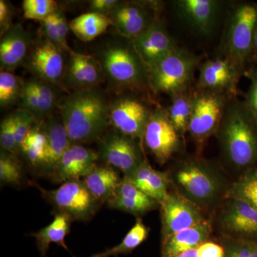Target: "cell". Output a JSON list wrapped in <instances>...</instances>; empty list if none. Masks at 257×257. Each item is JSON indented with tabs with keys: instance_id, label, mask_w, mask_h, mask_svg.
Here are the masks:
<instances>
[{
	"instance_id": "484cf974",
	"label": "cell",
	"mask_w": 257,
	"mask_h": 257,
	"mask_svg": "<svg viewBox=\"0 0 257 257\" xmlns=\"http://www.w3.org/2000/svg\"><path fill=\"white\" fill-rule=\"evenodd\" d=\"M83 182L100 203L109 202L114 197L121 180L111 166H95Z\"/></svg>"
},
{
	"instance_id": "7c38bea8",
	"label": "cell",
	"mask_w": 257,
	"mask_h": 257,
	"mask_svg": "<svg viewBox=\"0 0 257 257\" xmlns=\"http://www.w3.org/2000/svg\"><path fill=\"white\" fill-rule=\"evenodd\" d=\"M198 90L224 93L238 96L239 79L244 72L224 57H216L202 62L199 67Z\"/></svg>"
},
{
	"instance_id": "1f68e13d",
	"label": "cell",
	"mask_w": 257,
	"mask_h": 257,
	"mask_svg": "<svg viewBox=\"0 0 257 257\" xmlns=\"http://www.w3.org/2000/svg\"><path fill=\"white\" fill-rule=\"evenodd\" d=\"M24 80L8 71L0 72V106L6 108L19 101Z\"/></svg>"
},
{
	"instance_id": "d6986e66",
	"label": "cell",
	"mask_w": 257,
	"mask_h": 257,
	"mask_svg": "<svg viewBox=\"0 0 257 257\" xmlns=\"http://www.w3.org/2000/svg\"><path fill=\"white\" fill-rule=\"evenodd\" d=\"M33 40L21 24H14L0 40L1 71H11L26 62Z\"/></svg>"
},
{
	"instance_id": "b9f144b4",
	"label": "cell",
	"mask_w": 257,
	"mask_h": 257,
	"mask_svg": "<svg viewBox=\"0 0 257 257\" xmlns=\"http://www.w3.org/2000/svg\"><path fill=\"white\" fill-rule=\"evenodd\" d=\"M226 257H257V241H241L230 249Z\"/></svg>"
},
{
	"instance_id": "74e56055",
	"label": "cell",
	"mask_w": 257,
	"mask_h": 257,
	"mask_svg": "<svg viewBox=\"0 0 257 257\" xmlns=\"http://www.w3.org/2000/svg\"><path fill=\"white\" fill-rule=\"evenodd\" d=\"M15 136L19 152L27 135L37 124V118L32 113L18 109L13 113Z\"/></svg>"
},
{
	"instance_id": "f6af8a7d",
	"label": "cell",
	"mask_w": 257,
	"mask_h": 257,
	"mask_svg": "<svg viewBox=\"0 0 257 257\" xmlns=\"http://www.w3.org/2000/svg\"><path fill=\"white\" fill-rule=\"evenodd\" d=\"M119 3V0H92L89 3V12L108 17Z\"/></svg>"
},
{
	"instance_id": "52a82bcc",
	"label": "cell",
	"mask_w": 257,
	"mask_h": 257,
	"mask_svg": "<svg viewBox=\"0 0 257 257\" xmlns=\"http://www.w3.org/2000/svg\"><path fill=\"white\" fill-rule=\"evenodd\" d=\"M42 192L58 213L66 214L72 220H88L100 204L80 179L67 181L58 188Z\"/></svg>"
},
{
	"instance_id": "d4e9b609",
	"label": "cell",
	"mask_w": 257,
	"mask_h": 257,
	"mask_svg": "<svg viewBox=\"0 0 257 257\" xmlns=\"http://www.w3.org/2000/svg\"><path fill=\"white\" fill-rule=\"evenodd\" d=\"M155 199L135 187L126 177L121 180L109 206L133 214H142L155 207Z\"/></svg>"
},
{
	"instance_id": "ba28073f",
	"label": "cell",
	"mask_w": 257,
	"mask_h": 257,
	"mask_svg": "<svg viewBox=\"0 0 257 257\" xmlns=\"http://www.w3.org/2000/svg\"><path fill=\"white\" fill-rule=\"evenodd\" d=\"M143 140L149 151L161 165L167 162L178 150L180 135L165 108L156 106L152 109Z\"/></svg>"
},
{
	"instance_id": "ffe728a7",
	"label": "cell",
	"mask_w": 257,
	"mask_h": 257,
	"mask_svg": "<svg viewBox=\"0 0 257 257\" xmlns=\"http://www.w3.org/2000/svg\"><path fill=\"white\" fill-rule=\"evenodd\" d=\"M177 181L191 197L207 200L215 194L217 186L209 171L199 162L184 164L177 173Z\"/></svg>"
},
{
	"instance_id": "e575fe53",
	"label": "cell",
	"mask_w": 257,
	"mask_h": 257,
	"mask_svg": "<svg viewBox=\"0 0 257 257\" xmlns=\"http://www.w3.org/2000/svg\"><path fill=\"white\" fill-rule=\"evenodd\" d=\"M22 170L15 155L2 150L0 155V181L8 184H20Z\"/></svg>"
},
{
	"instance_id": "8d00e7d4",
	"label": "cell",
	"mask_w": 257,
	"mask_h": 257,
	"mask_svg": "<svg viewBox=\"0 0 257 257\" xmlns=\"http://www.w3.org/2000/svg\"><path fill=\"white\" fill-rule=\"evenodd\" d=\"M18 109L32 113L37 119L44 118L41 104L32 85L31 79L24 81L23 90L18 101Z\"/></svg>"
},
{
	"instance_id": "4316f807",
	"label": "cell",
	"mask_w": 257,
	"mask_h": 257,
	"mask_svg": "<svg viewBox=\"0 0 257 257\" xmlns=\"http://www.w3.org/2000/svg\"><path fill=\"white\" fill-rule=\"evenodd\" d=\"M72 221L73 220L66 214L57 213L55 219L50 224L32 234L36 239L37 248L42 256L46 255L50 244L52 243H57L69 251L65 243V238L69 232Z\"/></svg>"
},
{
	"instance_id": "83f0119b",
	"label": "cell",
	"mask_w": 257,
	"mask_h": 257,
	"mask_svg": "<svg viewBox=\"0 0 257 257\" xmlns=\"http://www.w3.org/2000/svg\"><path fill=\"white\" fill-rule=\"evenodd\" d=\"M111 26L112 22L109 17L90 12L79 15L69 22L70 30L84 42L92 41Z\"/></svg>"
},
{
	"instance_id": "f1b7e54d",
	"label": "cell",
	"mask_w": 257,
	"mask_h": 257,
	"mask_svg": "<svg viewBox=\"0 0 257 257\" xmlns=\"http://www.w3.org/2000/svg\"><path fill=\"white\" fill-rule=\"evenodd\" d=\"M195 88L171 96L170 106L167 111L171 121L180 137L188 131L189 121L192 116Z\"/></svg>"
},
{
	"instance_id": "5b68a950",
	"label": "cell",
	"mask_w": 257,
	"mask_h": 257,
	"mask_svg": "<svg viewBox=\"0 0 257 257\" xmlns=\"http://www.w3.org/2000/svg\"><path fill=\"white\" fill-rule=\"evenodd\" d=\"M201 63L202 57L177 47L147 67L150 89L172 96L192 89L194 74Z\"/></svg>"
},
{
	"instance_id": "8fae6325",
	"label": "cell",
	"mask_w": 257,
	"mask_h": 257,
	"mask_svg": "<svg viewBox=\"0 0 257 257\" xmlns=\"http://www.w3.org/2000/svg\"><path fill=\"white\" fill-rule=\"evenodd\" d=\"M64 52L42 37L34 42L27 58V67L36 78L54 87H63L62 82L67 65Z\"/></svg>"
},
{
	"instance_id": "7a4b0ae2",
	"label": "cell",
	"mask_w": 257,
	"mask_h": 257,
	"mask_svg": "<svg viewBox=\"0 0 257 257\" xmlns=\"http://www.w3.org/2000/svg\"><path fill=\"white\" fill-rule=\"evenodd\" d=\"M96 58L116 90L135 92L150 89L148 69L133 40L119 35L112 37L99 47Z\"/></svg>"
},
{
	"instance_id": "2e32d148",
	"label": "cell",
	"mask_w": 257,
	"mask_h": 257,
	"mask_svg": "<svg viewBox=\"0 0 257 257\" xmlns=\"http://www.w3.org/2000/svg\"><path fill=\"white\" fill-rule=\"evenodd\" d=\"M222 2L217 0H177L176 12L181 20L193 31L209 36L217 24Z\"/></svg>"
},
{
	"instance_id": "bcb514c9",
	"label": "cell",
	"mask_w": 257,
	"mask_h": 257,
	"mask_svg": "<svg viewBox=\"0 0 257 257\" xmlns=\"http://www.w3.org/2000/svg\"><path fill=\"white\" fill-rule=\"evenodd\" d=\"M198 257H224V251L220 245L211 241L199 245L197 247Z\"/></svg>"
},
{
	"instance_id": "7402d4cb",
	"label": "cell",
	"mask_w": 257,
	"mask_h": 257,
	"mask_svg": "<svg viewBox=\"0 0 257 257\" xmlns=\"http://www.w3.org/2000/svg\"><path fill=\"white\" fill-rule=\"evenodd\" d=\"M124 177L160 204L168 194L167 188L170 183L168 176L165 172L152 168L145 160L131 175Z\"/></svg>"
},
{
	"instance_id": "e0dca14e",
	"label": "cell",
	"mask_w": 257,
	"mask_h": 257,
	"mask_svg": "<svg viewBox=\"0 0 257 257\" xmlns=\"http://www.w3.org/2000/svg\"><path fill=\"white\" fill-rule=\"evenodd\" d=\"M133 41L147 67L178 47L165 24L159 18Z\"/></svg>"
},
{
	"instance_id": "6da1fadb",
	"label": "cell",
	"mask_w": 257,
	"mask_h": 257,
	"mask_svg": "<svg viewBox=\"0 0 257 257\" xmlns=\"http://www.w3.org/2000/svg\"><path fill=\"white\" fill-rule=\"evenodd\" d=\"M57 106L71 144L99 140L111 124L110 104L96 88L70 92Z\"/></svg>"
},
{
	"instance_id": "d590c367",
	"label": "cell",
	"mask_w": 257,
	"mask_h": 257,
	"mask_svg": "<svg viewBox=\"0 0 257 257\" xmlns=\"http://www.w3.org/2000/svg\"><path fill=\"white\" fill-rule=\"evenodd\" d=\"M30 79L40 99L42 114L45 118V116H49L58 104L55 87L36 77Z\"/></svg>"
},
{
	"instance_id": "4dcf8cb0",
	"label": "cell",
	"mask_w": 257,
	"mask_h": 257,
	"mask_svg": "<svg viewBox=\"0 0 257 257\" xmlns=\"http://www.w3.org/2000/svg\"><path fill=\"white\" fill-rule=\"evenodd\" d=\"M148 230L141 219H138L136 224L128 231L124 239L114 247L108 248L102 252L95 253L89 257L116 256L132 252L146 240Z\"/></svg>"
},
{
	"instance_id": "9a60e30c",
	"label": "cell",
	"mask_w": 257,
	"mask_h": 257,
	"mask_svg": "<svg viewBox=\"0 0 257 257\" xmlns=\"http://www.w3.org/2000/svg\"><path fill=\"white\" fill-rule=\"evenodd\" d=\"M100 62L94 56L71 51L62 85L70 92L96 88L105 80Z\"/></svg>"
},
{
	"instance_id": "f546056e",
	"label": "cell",
	"mask_w": 257,
	"mask_h": 257,
	"mask_svg": "<svg viewBox=\"0 0 257 257\" xmlns=\"http://www.w3.org/2000/svg\"><path fill=\"white\" fill-rule=\"evenodd\" d=\"M20 152L32 165L44 168L46 159L47 140L42 126L37 124L32 128L20 146Z\"/></svg>"
},
{
	"instance_id": "8992f818",
	"label": "cell",
	"mask_w": 257,
	"mask_h": 257,
	"mask_svg": "<svg viewBox=\"0 0 257 257\" xmlns=\"http://www.w3.org/2000/svg\"><path fill=\"white\" fill-rule=\"evenodd\" d=\"M236 96L224 93L198 90L195 88L188 132L197 145H202L221 124L225 109Z\"/></svg>"
},
{
	"instance_id": "30bf717a",
	"label": "cell",
	"mask_w": 257,
	"mask_h": 257,
	"mask_svg": "<svg viewBox=\"0 0 257 257\" xmlns=\"http://www.w3.org/2000/svg\"><path fill=\"white\" fill-rule=\"evenodd\" d=\"M135 140L113 130L99 139V157L128 177L141 165L144 159Z\"/></svg>"
},
{
	"instance_id": "60d3db41",
	"label": "cell",
	"mask_w": 257,
	"mask_h": 257,
	"mask_svg": "<svg viewBox=\"0 0 257 257\" xmlns=\"http://www.w3.org/2000/svg\"><path fill=\"white\" fill-rule=\"evenodd\" d=\"M40 23L42 37L63 50L60 36H59L58 30H57V24H56L55 13Z\"/></svg>"
},
{
	"instance_id": "cb8c5ba5",
	"label": "cell",
	"mask_w": 257,
	"mask_h": 257,
	"mask_svg": "<svg viewBox=\"0 0 257 257\" xmlns=\"http://www.w3.org/2000/svg\"><path fill=\"white\" fill-rule=\"evenodd\" d=\"M42 127L47 140L46 159L44 168L52 173L57 162L70 146V140L61 116H48Z\"/></svg>"
},
{
	"instance_id": "836d02e7",
	"label": "cell",
	"mask_w": 257,
	"mask_h": 257,
	"mask_svg": "<svg viewBox=\"0 0 257 257\" xmlns=\"http://www.w3.org/2000/svg\"><path fill=\"white\" fill-rule=\"evenodd\" d=\"M24 17L28 20L41 22L60 8L54 0H24L23 3Z\"/></svg>"
},
{
	"instance_id": "7bdbcfd3",
	"label": "cell",
	"mask_w": 257,
	"mask_h": 257,
	"mask_svg": "<svg viewBox=\"0 0 257 257\" xmlns=\"http://www.w3.org/2000/svg\"><path fill=\"white\" fill-rule=\"evenodd\" d=\"M56 24H57V30H58L59 36H60L61 43H62V49L65 52H69L72 51L70 47L67 45V37L70 28L69 23L67 22L63 12L60 9L55 13Z\"/></svg>"
},
{
	"instance_id": "7dc6e473",
	"label": "cell",
	"mask_w": 257,
	"mask_h": 257,
	"mask_svg": "<svg viewBox=\"0 0 257 257\" xmlns=\"http://www.w3.org/2000/svg\"><path fill=\"white\" fill-rule=\"evenodd\" d=\"M174 257H198L197 248H192L188 251L179 253L177 256Z\"/></svg>"
},
{
	"instance_id": "f35d334b",
	"label": "cell",
	"mask_w": 257,
	"mask_h": 257,
	"mask_svg": "<svg viewBox=\"0 0 257 257\" xmlns=\"http://www.w3.org/2000/svg\"><path fill=\"white\" fill-rule=\"evenodd\" d=\"M0 145L3 151L15 155L19 152L15 136L13 114L6 116L0 124Z\"/></svg>"
},
{
	"instance_id": "c3c4849f",
	"label": "cell",
	"mask_w": 257,
	"mask_h": 257,
	"mask_svg": "<svg viewBox=\"0 0 257 257\" xmlns=\"http://www.w3.org/2000/svg\"><path fill=\"white\" fill-rule=\"evenodd\" d=\"M251 62L254 64H257V30L256 35H255L254 41H253L252 58Z\"/></svg>"
},
{
	"instance_id": "4fadbf2b",
	"label": "cell",
	"mask_w": 257,
	"mask_h": 257,
	"mask_svg": "<svg viewBox=\"0 0 257 257\" xmlns=\"http://www.w3.org/2000/svg\"><path fill=\"white\" fill-rule=\"evenodd\" d=\"M152 3L119 1L109 15L112 27L119 36L135 40L158 18V6Z\"/></svg>"
},
{
	"instance_id": "603a6c76",
	"label": "cell",
	"mask_w": 257,
	"mask_h": 257,
	"mask_svg": "<svg viewBox=\"0 0 257 257\" xmlns=\"http://www.w3.org/2000/svg\"><path fill=\"white\" fill-rule=\"evenodd\" d=\"M211 232V225L206 220L179 231L163 241L162 257H174L192 248H197L207 241Z\"/></svg>"
},
{
	"instance_id": "ab89813d",
	"label": "cell",
	"mask_w": 257,
	"mask_h": 257,
	"mask_svg": "<svg viewBox=\"0 0 257 257\" xmlns=\"http://www.w3.org/2000/svg\"><path fill=\"white\" fill-rule=\"evenodd\" d=\"M245 77L250 80V86L245 95L244 100L246 106L252 113L257 121V67H248L245 72Z\"/></svg>"
},
{
	"instance_id": "ac0fdd59",
	"label": "cell",
	"mask_w": 257,
	"mask_h": 257,
	"mask_svg": "<svg viewBox=\"0 0 257 257\" xmlns=\"http://www.w3.org/2000/svg\"><path fill=\"white\" fill-rule=\"evenodd\" d=\"M99 155L81 144H71L52 175L56 182H64L86 177L96 166Z\"/></svg>"
},
{
	"instance_id": "d6a6232c",
	"label": "cell",
	"mask_w": 257,
	"mask_h": 257,
	"mask_svg": "<svg viewBox=\"0 0 257 257\" xmlns=\"http://www.w3.org/2000/svg\"><path fill=\"white\" fill-rule=\"evenodd\" d=\"M230 194L233 199L243 201L257 209V170L248 172L235 184Z\"/></svg>"
},
{
	"instance_id": "3957f363",
	"label": "cell",
	"mask_w": 257,
	"mask_h": 257,
	"mask_svg": "<svg viewBox=\"0 0 257 257\" xmlns=\"http://www.w3.org/2000/svg\"><path fill=\"white\" fill-rule=\"evenodd\" d=\"M226 158L239 167L257 161V121L244 100L232 98L218 128Z\"/></svg>"
},
{
	"instance_id": "44dd1931",
	"label": "cell",
	"mask_w": 257,
	"mask_h": 257,
	"mask_svg": "<svg viewBox=\"0 0 257 257\" xmlns=\"http://www.w3.org/2000/svg\"><path fill=\"white\" fill-rule=\"evenodd\" d=\"M222 224L233 234L257 238V209L243 201L233 199L223 215Z\"/></svg>"
},
{
	"instance_id": "5bb4252c",
	"label": "cell",
	"mask_w": 257,
	"mask_h": 257,
	"mask_svg": "<svg viewBox=\"0 0 257 257\" xmlns=\"http://www.w3.org/2000/svg\"><path fill=\"white\" fill-rule=\"evenodd\" d=\"M161 204L163 241L204 220L195 204L177 194H169Z\"/></svg>"
},
{
	"instance_id": "9c48e42d",
	"label": "cell",
	"mask_w": 257,
	"mask_h": 257,
	"mask_svg": "<svg viewBox=\"0 0 257 257\" xmlns=\"http://www.w3.org/2000/svg\"><path fill=\"white\" fill-rule=\"evenodd\" d=\"M152 111L150 106L137 96H119L110 104L111 125L128 138L143 140Z\"/></svg>"
},
{
	"instance_id": "277c9868",
	"label": "cell",
	"mask_w": 257,
	"mask_h": 257,
	"mask_svg": "<svg viewBox=\"0 0 257 257\" xmlns=\"http://www.w3.org/2000/svg\"><path fill=\"white\" fill-rule=\"evenodd\" d=\"M257 30V3L240 2L230 10L221 42V57L246 72Z\"/></svg>"
},
{
	"instance_id": "ee69618b",
	"label": "cell",
	"mask_w": 257,
	"mask_h": 257,
	"mask_svg": "<svg viewBox=\"0 0 257 257\" xmlns=\"http://www.w3.org/2000/svg\"><path fill=\"white\" fill-rule=\"evenodd\" d=\"M13 8L5 0H0V35H3L14 24L13 23Z\"/></svg>"
}]
</instances>
